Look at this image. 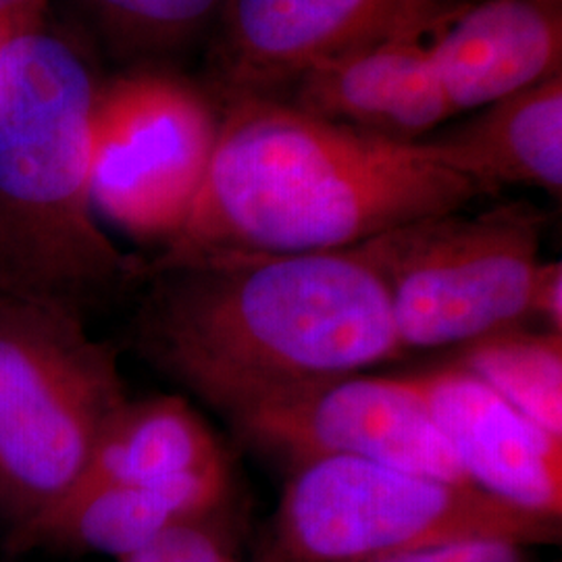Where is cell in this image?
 I'll list each match as a JSON object with an SVG mask.
<instances>
[{"label": "cell", "instance_id": "obj_9", "mask_svg": "<svg viewBox=\"0 0 562 562\" xmlns=\"http://www.w3.org/2000/svg\"><path fill=\"white\" fill-rule=\"evenodd\" d=\"M232 423L241 438L292 467L361 459L471 483L401 375L355 373L315 383Z\"/></svg>", "mask_w": 562, "mask_h": 562}, {"label": "cell", "instance_id": "obj_21", "mask_svg": "<svg viewBox=\"0 0 562 562\" xmlns=\"http://www.w3.org/2000/svg\"><path fill=\"white\" fill-rule=\"evenodd\" d=\"M48 0H0V34L11 41L44 27Z\"/></svg>", "mask_w": 562, "mask_h": 562}, {"label": "cell", "instance_id": "obj_1", "mask_svg": "<svg viewBox=\"0 0 562 562\" xmlns=\"http://www.w3.org/2000/svg\"><path fill=\"white\" fill-rule=\"evenodd\" d=\"M136 340L162 373L229 422L402 350L367 248L211 250L153 262Z\"/></svg>", "mask_w": 562, "mask_h": 562}, {"label": "cell", "instance_id": "obj_3", "mask_svg": "<svg viewBox=\"0 0 562 562\" xmlns=\"http://www.w3.org/2000/svg\"><path fill=\"white\" fill-rule=\"evenodd\" d=\"M99 86L44 27L0 55V296L83 317L144 267L102 232L92 201Z\"/></svg>", "mask_w": 562, "mask_h": 562}, {"label": "cell", "instance_id": "obj_5", "mask_svg": "<svg viewBox=\"0 0 562 562\" xmlns=\"http://www.w3.org/2000/svg\"><path fill=\"white\" fill-rule=\"evenodd\" d=\"M125 402L117 355L83 317L0 296V513L21 529L59 503Z\"/></svg>", "mask_w": 562, "mask_h": 562}, {"label": "cell", "instance_id": "obj_13", "mask_svg": "<svg viewBox=\"0 0 562 562\" xmlns=\"http://www.w3.org/2000/svg\"><path fill=\"white\" fill-rule=\"evenodd\" d=\"M229 490L227 464L159 482L76 487L18 529V540L127 559L162 533L211 519Z\"/></svg>", "mask_w": 562, "mask_h": 562}, {"label": "cell", "instance_id": "obj_17", "mask_svg": "<svg viewBox=\"0 0 562 562\" xmlns=\"http://www.w3.org/2000/svg\"><path fill=\"white\" fill-rule=\"evenodd\" d=\"M225 0H83L102 30L130 53L161 55L217 23Z\"/></svg>", "mask_w": 562, "mask_h": 562}, {"label": "cell", "instance_id": "obj_12", "mask_svg": "<svg viewBox=\"0 0 562 562\" xmlns=\"http://www.w3.org/2000/svg\"><path fill=\"white\" fill-rule=\"evenodd\" d=\"M427 42H383L355 50L308 71L280 99L385 138L423 140L457 120Z\"/></svg>", "mask_w": 562, "mask_h": 562}, {"label": "cell", "instance_id": "obj_6", "mask_svg": "<svg viewBox=\"0 0 562 562\" xmlns=\"http://www.w3.org/2000/svg\"><path fill=\"white\" fill-rule=\"evenodd\" d=\"M542 213L527 202L392 229L362 246L382 273L402 350L459 348L515 325L542 265Z\"/></svg>", "mask_w": 562, "mask_h": 562}, {"label": "cell", "instance_id": "obj_15", "mask_svg": "<svg viewBox=\"0 0 562 562\" xmlns=\"http://www.w3.org/2000/svg\"><path fill=\"white\" fill-rule=\"evenodd\" d=\"M220 464H227L222 446L183 398L127 401L104 427L71 490L109 483L159 482Z\"/></svg>", "mask_w": 562, "mask_h": 562}, {"label": "cell", "instance_id": "obj_16", "mask_svg": "<svg viewBox=\"0 0 562 562\" xmlns=\"http://www.w3.org/2000/svg\"><path fill=\"white\" fill-rule=\"evenodd\" d=\"M457 350L454 364L492 387L522 417L562 438V334L515 325Z\"/></svg>", "mask_w": 562, "mask_h": 562}, {"label": "cell", "instance_id": "obj_19", "mask_svg": "<svg viewBox=\"0 0 562 562\" xmlns=\"http://www.w3.org/2000/svg\"><path fill=\"white\" fill-rule=\"evenodd\" d=\"M261 562H288L267 561ZM352 562H533L529 557V548L506 542H464L413 550L401 554H385L375 559Z\"/></svg>", "mask_w": 562, "mask_h": 562}, {"label": "cell", "instance_id": "obj_22", "mask_svg": "<svg viewBox=\"0 0 562 562\" xmlns=\"http://www.w3.org/2000/svg\"><path fill=\"white\" fill-rule=\"evenodd\" d=\"M4 44H7V38L0 34V55H2V48H4Z\"/></svg>", "mask_w": 562, "mask_h": 562}, {"label": "cell", "instance_id": "obj_10", "mask_svg": "<svg viewBox=\"0 0 562 562\" xmlns=\"http://www.w3.org/2000/svg\"><path fill=\"white\" fill-rule=\"evenodd\" d=\"M401 378L422 398L469 482L504 503L562 517V438L454 362Z\"/></svg>", "mask_w": 562, "mask_h": 562}, {"label": "cell", "instance_id": "obj_11", "mask_svg": "<svg viewBox=\"0 0 562 562\" xmlns=\"http://www.w3.org/2000/svg\"><path fill=\"white\" fill-rule=\"evenodd\" d=\"M457 117L562 76V0H475L427 42Z\"/></svg>", "mask_w": 562, "mask_h": 562}, {"label": "cell", "instance_id": "obj_8", "mask_svg": "<svg viewBox=\"0 0 562 562\" xmlns=\"http://www.w3.org/2000/svg\"><path fill=\"white\" fill-rule=\"evenodd\" d=\"M475 0H225L215 23V99L283 97L355 50L431 41Z\"/></svg>", "mask_w": 562, "mask_h": 562}, {"label": "cell", "instance_id": "obj_18", "mask_svg": "<svg viewBox=\"0 0 562 562\" xmlns=\"http://www.w3.org/2000/svg\"><path fill=\"white\" fill-rule=\"evenodd\" d=\"M121 562H238L206 521L180 525Z\"/></svg>", "mask_w": 562, "mask_h": 562}, {"label": "cell", "instance_id": "obj_20", "mask_svg": "<svg viewBox=\"0 0 562 562\" xmlns=\"http://www.w3.org/2000/svg\"><path fill=\"white\" fill-rule=\"evenodd\" d=\"M527 322L546 331L562 334V262L542 261L529 294Z\"/></svg>", "mask_w": 562, "mask_h": 562}, {"label": "cell", "instance_id": "obj_2", "mask_svg": "<svg viewBox=\"0 0 562 562\" xmlns=\"http://www.w3.org/2000/svg\"><path fill=\"white\" fill-rule=\"evenodd\" d=\"M220 106L196 201L155 262L211 250H341L487 196L422 140L385 138L278 97Z\"/></svg>", "mask_w": 562, "mask_h": 562}, {"label": "cell", "instance_id": "obj_7", "mask_svg": "<svg viewBox=\"0 0 562 562\" xmlns=\"http://www.w3.org/2000/svg\"><path fill=\"white\" fill-rule=\"evenodd\" d=\"M220 101L190 81L136 71L99 86L92 113L97 213L146 241L173 240L211 161Z\"/></svg>", "mask_w": 562, "mask_h": 562}, {"label": "cell", "instance_id": "obj_4", "mask_svg": "<svg viewBox=\"0 0 562 562\" xmlns=\"http://www.w3.org/2000/svg\"><path fill=\"white\" fill-rule=\"evenodd\" d=\"M561 540V517L396 464L317 459L292 467L267 561L352 562L440 548Z\"/></svg>", "mask_w": 562, "mask_h": 562}, {"label": "cell", "instance_id": "obj_14", "mask_svg": "<svg viewBox=\"0 0 562 562\" xmlns=\"http://www.w3.org/2000/svg\"><path fill=\"white\" fill-rule=\"evenodd\" d=\"M423 144L487 196L506 186L562 192V76L485 104Z\"/></svg>", "mask_w": 562, "mask_h": 562}]
</instances>
